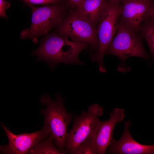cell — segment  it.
Instances as JSON below:
<instances>
[{
	"mask_svg": "<svg viewBox=\"0 0 154 154\" xmlns=\"http://www.w3.org/2000/svg\"><path fill=\"white\" fill-rule=\"evenodd\" d=\"M90 44L76 42L56 33L46 35L41 40L38 48L33 51L32 55L37 56L36 61H44L52 70L60 63L83 64L78 58L80 53Z\"/></svg>",
	"mask_w": 154,
	"mask_h": 154,
	"instance_id": "cell-1",
	"label": "cell"
},
{
	"mask_svg": "<svg viewBox=\"0 0 154 154\" xmlns=\"http://www.w3.org/2000/svg\"><path fill=\"white\" fill-rule=\"evenodd\" d=\"M40 103L46 106L41 110L44 116V125L49 129L54 138V144L59 149L64 150L66 146L68 124L71 122L72 114L66 111L64 106V101L58 94L55 100H52L47 94L42 96Z\"/></svg>",
	"mask_w": 154,
	"mask_h": 154,
	"instance_id": "cell-2",
	"label": "cell"
},
{
	"mask_svg": "<svg viewBox=\"0 0 154 154\" xmlns=\"http://www.w3.org/2000/svg\"><path fill=\"white\" fill-rule=\"evenodd\" d=\"M27 5L32 12L31 25L21 32L20 37L23 40L32 39L35 43L37 37L47 35L51 29L58 27L67 15L64 2L39 7Z\"/></svg>",
	"mask_w": 154,
	"mask_h": 154,
	"instance_id": "cell-3",
	"label": "cell"
},
{
	"mask_svg": "<svg viewBox=\"0 0 154 154\" xmlns=\"http://www.w3.org/2000/svg\"><path fill=\"white\" fill-rule=\"evenodd\" d=\"M120 11V6L118 4L110 3L96 27L99 46L96 53L91 54L90 57L92 62L96 61L98 63L99 70L102 72H105L106 70L103 64V57L120 24L119 21Z\"/></svg>",
	"mask_w": 154,
	"mask_h": 154,
	"instance_id": "cell-4",
	"label": "cell"
},
{
	"mask_svg": "<svg viewBox=\"0 0 154 154\" xmlns=\"http://www.w3.org/2000/svg\"><path fill=\"white\" fill-rule=\"evenodd\" d=\"M57 31L58 35L69 38L73 41L89 43L92 51H97L98 49L99 41L96 27L71 11L57 27Z\"/></svg>",
	"mask_w": 154,
	"mask_h": 154,
	"instance_id": "cell-5",
	"label": "cell"
},
{
	"mask_svg": "<svg viewBox=\"0 0 154 154\" xmlns=\"http://www.w3.org/2000/svg\"><path fill=\"white\" fill-rule=\"evenodd\" d=\"M103 114V109L99 104L89 106L87 111L76 116L73 126L68 133L66 150L72 154L74 150L92 133L96 123Z\"/></svg>",
	"mask_w": 154,
	"mask_h": 154,
	"instance_id": "cell-6",
	"label": "cell"
},
{
	"mask_svg": "<svg viewBox=\"0 0 154 154\" xmlns=\"http://www.w3.org/2000/svg\"><path fill=\"white\" fill-rule=\"evenodd\" d=\"M105 54L118 57L122 64L128 57L138 56L147 59L149 55L143 46L140 38L135 32L120 23L115 36Z\"/></svg>",
	"mask_w": 154,
	"mask_h": 154,
	"instance_id": "cell-7",
	"label": "cell"
},
{
	"mask_svg": "<svg viewBox=\"0 0 154 154\" xmlns=\"http://www.w3.org/2000/svg\"><path fill=\"white\" fill-rule=\"evenodd\" d=\"M1 125L6 134L9 140L7 145L1 146L2 153L25 154L29 153L31 150L50 133L49 129L44 125L41 129L34 132L13 134L3 124Z\"/></svg>",
	"mask_w": 154,
	"mask_h": 154,
	"instance_id": "cell-8",
	"label": "cell"
},
{
	"mask_svg": "<svg viewBox=\"0 0 154 154\" xmlns=\"http://www.w3.org/2000/svg\"><path fill=\"white\" fill-rule=\"evenodd\" d=\"M120 6L122 23L135 32L149 17L151 2L146 0H123Z\"/></svg>",
	"mask_w": 154,
	"mask_h": 154,
	"instance_id": "cell-9",
	"label": "cell"
},
{
	"mask_svg": "<svg viewBox=\"0 0 154 154\" xmlns=\"http://www.w3.org/2000/svg\"><path fill=\"white\" fill-rule=\"evenodd\" d=\"M125 116L124 110L115 108L110 117L105 121L98 120L92 133L97 154H104L112 139L113 131L117 123L122 121Z\"/></svg>",
	"mask_w": 154,
	"mask_h": 154,
	"instance_id": "cell-10",
	"label": "cell"
},
{
	"mask_svg": "<svg viewBox=\"0 0 154 154\" xmlns=\"http://www.w3.org/2000/svg\"><path fill=\"white\" fill-rule=\"evenodd\" d=\"M130 121L125 122L124 130L120 138L112 139L107 150L108 153L117 154H154V145H145L135 141L129 130Z\"/></svg>",
	"mask_w": 154,
	"mask_h": 154,
	"instance_id": "cell-11",
	"label": "cell"
},
{
	"mask_svg": "<svg viewBox=\"0 0 154 154\" xmlns=\"http://www.w3.org/2000/svg\"><path fill=\"white\" fill-rule=\"evenodd\" d=\"M110 3L108 0H85L80 8L71 11L96 27Z\"/></svg>",
	"mask_w": 154,
	"mask_h": 154,
	"instance_id": "cell-12",
	"label": "cell"
},
{
	"mask_svg": "<svg viewBox=\"0 0 154 154\" xmlns=\"http://www.w3.org/2000/svg\"><path fill=\"white\" fill-rule=\"evenodd\" d=\"M54 138L50 133L48 137L40 141L32 148L29 154H62L68 153L65 150H62L56 148L53 142Z\"/></svg>",
	"mask_w": 154,
	"mask_h": 154,
	"instance_id": "cell-13",
	"label": "cell"
},
{
	"mask_svg": "<svg viewBox=\"0 0 154 154\" xmlns=\"http://www.w3.org/2000/svg\"><path fill=\"white\" fill-rule=\"evenodd\" d=\"M146 22L143 31V35L154 60V23L148 19Z\"/></svg>",
	"mask_w": 154,
	"mask_h": 154,
	"instance_id": "cell-14",
	"label": "cell"
},
{
	"mask_svg": "<svg viewBox=\"0 0 154 154\" xmlns=\"http://www.w3.org/2000/svg\"><path fill=\"white\" fill-rule=\"evenodd\" d=\"M97 154L95 143L92 134L74 150L72 154Z\"/></svg>",
	"mask_w": 154,
	"mask_h": 154,
	"instance_id": "cell-15",
	"label": "cell"
},
{
	"mask_svg": "<svg viewBox=\"0 0 154 154\" xmlns=\"http://www.w3.org/2000/svg\"><path fill=\"white\" fill-rule=\"evenodd\" d=\"M27 4H31L43 5H51L64 2L65 0H19Z\"/></svg>",
	"mask_w": 154,
	"mask_h": 154,
	"instance_id": "cell-16",
	"label": "cell"
},
{
	"mask_svg": "<svg viewBox=\"0 0 154 154\" xmlns=\"http://www.w3.org/2000/svg\"><path fill=\"white\" fill-rule=\"evenodd\" d=\"M85 0H65L64 3L67 9H70L71 11H72L80 8L83 5Z\"/></svg>",
	"mask_w": 154,
	"mask_h": 154,
	"instance_id": "cell-17",
	"label": "cell"
},
{
	"mask_svg": "<svg viewBox=\"0 0 154 154\" xmlns=\"http://www.w3.org/2000/svg\"><path fill=\"white\" fill-rule=\"evenodd\" d=\"M10 3L5 0H0V16L7 19L6 10L10 6Z\"/></svg>",
	"mask_w": 154,
	"mask_h": 154,
	"instance_id": "cell-18",
	"label": "cell"
},
{
	"mask_svg": "<svg viewBox=\"0 0 154 154\" xmlns=\"http://www.w3.org/2000/svg\"><path fill=\"white\" fill-rule=\"evenodd\" d=\"M148 19L154 23V0L151 2L149 17Z\"/></svg>",
	"mask_w": 154,
	"mask_h": 154,
	"instance_id": "cell-19",
	"label": "cell"
},
{
	"mask_svg": "<svg viewBox=\"0 0 154 154\" xmlns=\"http://www.w3.org/2000/svg\"><path fill=\"white\" fill-rule=\"evenodd\" d=\"M110 3L114 4H118L119 2L121 1H123V0H108Z\"/></svg>",
	"mask_w": 154,
	"mask_h": 154,
	"instance_id": "cell-20",
	"label": "cell"
},
{
	"mask_svg": "<svg viewBox=\"0 0 154 154\" xmlns=\"http://www.w3.org/2000/svg\"><path fill=\"white\" fill-rule=\"evenodd\" d=\"M147 0V1H151L152 0Z\"/></svg>",
	"mask_w": 154,
	"mask_h": 154,
	"instance_id": "cell-21",
	"label": "cell"
}]
</instances>
